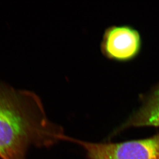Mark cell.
<instances>
[{
	"instance_id": "1",
	"label": "cell",
	"mask_w": 159,
	"mask_h": 159,
	"mask_svg": "<svg viewBox=\"0 0 159 159\" xmlns=\"http://www.w3.org/2000/svg\"><path fill=\"white\" fill-rule=\"evenodd\" d=\"M65 136L36 93L0 84V159H25L31 146L50 147Z\"/></svg>"
},
{
	"instance_id": "2",
	"label": "cell",
	"mask_w": 159,
	"mask_h": 159,
	"mask_svg": "<svg viewBox=\"0 0 159 159\" xmlns=\"http://www.w3.org/2000/svg\"><path fill=\"white\" fill-rule=\"evenodd\" d=\"M81 146L90 159H159V135L120 143H94L65 137Z\"/></svg>"
},
{
	"instance_id": "3",
	"label": "cell",
	"mask_w": 159,
	"mask_h": 159,
	"mask_svg": "<svg viewBox=\"0 0 159 159\" xmlns=\"http://www.w3.org/2000/svg\"><path fill=\"white\" fill-rule=\"evenodd\" d=\"M141 46V37L137 30L127 26H120L106 30L102 49L108 58L122 61L134 58Z\"/></svg>"
},
{
	"instance_id": "4",
	"label": "cell",
	"mask_w": 159,
	"mask_h": 159,
	"mask_svg": "<svg viewBox=\"0 0 159 159\" xmlns=\"http://www.w3.org/2000/svg\"><path fill=\"white\" fill-rule=\"evenodd\" d=\"M128 125L159 127V86L144 106L131 117Z\"/></svg>"
}]
</instances>
